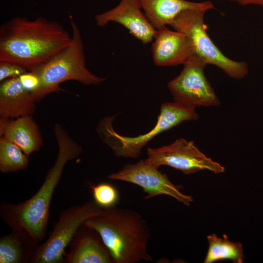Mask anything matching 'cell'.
Here are the masks:
<instances>
[{
	"instance_id": "1",
	"label": "cell",
	"mask_w": 263,
	"mask_h": 263,
	"mask_svg": "<svg viewBox=\"0 0 263 263\" xmlns=\"http://www.w3.org/2000/svg\"><path fill=\"white\" fill-rule=\"evenodd\" d=\"M72 36L58 22L43 17H14L0 27V61L31 71L46 63L71 43Z\"/></svg>"
},
{
	"instance_id": "2",
	"label": "cell",
	"mask_w": 263,
	"mask_h": 263,
	"mask_svg": "<svg viewBox=\"0 0 263 263\" xmlns=\"http://www.w3.org/2000/svg\"><path fill=\"white\" fill-rule=\"evenodd\" d=\"M54 133L58 151L56 161L47 172L44 182L36 193L21 203H2L0 215L11 229L24 231L39 244L45 238L50 216V207L55 189L62 177L67 162L77 158L82 148L59 124Z\"/></svg>"
},
{
	"instance_id": "3",
	"label": "cell",
	"mask_w": 263,
	"mask_h": 263,
	"mask_svg": "<svg viewBox=\"0 0 263 263\" xmlns=\"http://www.w3.org/2000/svg\"><path fill=\"white\" fill-rule=\"evenodd\" d=\"M84 225L98 232L113 263L152 261L147 249L150 230L137 212L116 207L105 208L88 218Z\"/></svg>"
},
{
	"instance_id": "4",
	"label": "cell",
	"mask_w": 263,
	"mask_h": 263,
	"mask_svg": "<svg viewBox=\"0 0 263 263\" xmlns=\"http://www.w3.org/2000/svg\"><path fill=\"white\" fill-rule=\"evenodd\" d=\"M70 44L46 63L31 71L40 80L38 89L33 94L37 101L49 94L59 91V85L67 81L95 85L105 80L94 75L86 67L81 33L72 17L70 18Z\"/></svg>"
},
{
	"instance_id": "5",
	"label": "cell",
	"mask_w": 263,
	"mask_h": 263,
	"mask_svg": "<svg viewBox=\"0 0 263 263\" xmlns=\"http://www.w3.org/2000/svg\"><path fill=\"white\" fill-rule=\"evenodd\" d=\"M112 118L107 117L101 121L98 126L99 135L116 156L136 158L139 156L143 147L157 134L184 121L196 120L199 116L194 109L174 102H166L161 105L155 126L148 132L135 137L122 135L115 131Z\"/></svg>"
},
{
	"instance_id": "6",
	"label": "cell",
	"mask_w": 263,
	"mask_h": 263,
	"mask_svg": "<svg viewBox=\"0 0 263 263\" xmlns=\"http://www.w3.org/2000/svg\"><path fill=\"white\" fill-rule=\"evenodd\" d=\"M206 12L198 9L185 10L180 13L169 25L175 31L188 37L195 54L207 64L217 66L232 78L244 77L248 73L247 64L226 57L208 36L204 20Z\"/></svg>"
},
{
	"instance_id": "7",
	"label": "cell",
	"mask_w": 263,
	"mask_h": 263,
	"mask_svg": "<svg viewBox=\"0 0 263 263\" xmlns=\"http://www.w3.org/2000/svg\"><path fill=\"white\" fill-rule=\"evenodd\" d=\"M103 210L91 199L63 210L52 233L38 245L30 263H63L66 248L78 230L88 218L99 214Z\"/></svg>"
},
{
	"instance_id": "8",
	"label": "cell",
	"mask_w": 263,
	"mask_h": 263,
	"mask_svg": "<svg viewBox=\"0 0 263 263\" xmlns=\"http://www.w3.org/2000/svg\"><path fill=\"white\" fill-rule=\"evenodd\" d=\"M207 64L196 54L184 64L180 74L167 85L173 102L185 107L217 106L220 100L204 74Z\"/></svg>"
},
{
	"instance_id": "9",
	"label": "cell",
	"mask_w": 263,
	"mask_h": 263,
	"mask_svg": "<svg viewBox=\"0 0 263 263\" xmlns=\"http://www.w3.org/2000/svg\"><path fill=\"white\" fill-rule=\"evenodd\" d=\"M148 159L156 168L166 165L185 174L207 169L215 174L224 172L225 168L203 153L191 141L184 138L157 148L147 149Z\"/></svg>"
},
{
	"instance_id": "10",
	"label": "cell",
	"mask_w": 263,
	"mask_h": 263,
	"mask_svg": "<svg viewBox=\"0 0 263 263\" xmlns=\"http://www.w3.org/2000/svg\"><path fill=\"white\" fill-rule=\"evenodd\" d=\"M110 179L129 182L140 187L148 199L160 195L172 197L187 206L193 201L191 196L180 191L181 185L173 184L168 176L158 170L148 158L134 164L125 165L119 170L108 176Z\"/></svg>"
},
{
	"instance_id": "11",
	"label": "cell",
	"mask_w": 263,
	"mask_h": 263,
	"mask_svg": "<svg viewBox=\"0 0 263 263\" xmlns=\"http://www.w3.org/2000/svg\"><path fill=\"white\" fill-rule=\"evenodd\" d=\"M97 26L103 27L110 22L120 24L143 44L152 40L156 30L151 24L138 0H121L115 7L95 16Z\"/></svg>"
},
{
	"instance_id": "12",
	"label": "cell",
	"mask_w": 263,
	"mask_h": 263,
	"mask_svg": "<svg viewBox=\"0 0 263 263\" xmlns=\"http://www.w3.org/2000/svg\"><path fill=\"white\" fill-rule=\"evenodd\" d=\"M151 48L154 63L158 66L184 64L195 55L193 46L184 34L166 26L156 30Z\"/></svg>"
},
{
	"instance_id": "13",
	"label": "cell",
	"mask_w": 263,
	"mask_h": 263,
	"mask_svg": "<svg viewBox=\"0 0 263 263\" xmlns=\"http://www.w3.org/2000/svg\"><path fill=\"white\" fill-rule=\"evenodd\" d=\"M64 255L65 263H113L111 255L95 230L82 225Z\"/></svg>"
},
{
	"instance_id": "14",
	"label": "cell",
	"mask_w": 263,
	"mask_h": 263,
	"mask_svg": "<svg viewBox=\"0 0 263 263\" xmlns=\"http://www.w3.org/2000/svg\"><path fill=\"white\" fill-rule=\"evenodd\" d=\"M36 102L32 94L24 87L19 76L1 82V119H13L31 115L35 110Z\"/></svg>"
},
{
	"instance_id": "15",
	"label": "cell",
	"mask_w": 263,
	"mask_h": 263,
	"mask_svg": "<svg viewBox=\"0 0 263 263\" xmlns=\"http://www.w3.org/2000/svg\"><path fill=\"white\" fill-rule=\"evenodd\" d=\"M144 14L156 30L170 25L182 12L188 9L207 11L214 8L209 0L193 2L186 0H138Z\"/></svg>"
},
{
	"instance_id": "16",
	"label": "cell",
	"mask_w": 263,
	"mask_h": 263,
	"mask_svg": "<svg viewBox=\"0 0 263 263\" xmlns=\"http://www.w3.org/2000/svg\"><path fill=\"white\" fill-rule=\"evenodd\" d=\"M0 121V137L16 144L28 156L42 146L39 127L31 115Z\"/></svg>"
},
{
	"instance_id": "17",
	"label": "cell",
	"mask_w": 263,
	"mask_h": 263,
	"mask_svg": "<svg viewBox=\"0 0 263 263\" xmlns=\"http://www.w3.org/2000/svg\"><path fill=\"white\" fill-rule=\"evenodd\" d=\"M39 244L24 231L11 229L0 238V263H27Z\"/></svg>"
},
{
	"instance_id": "18",
	"label": "cell",
	"mask_w": 263,
	"mask_h": 263,
	"mask_svg": "<svg viewBox=\"0 0 263 263\" xmlns=\"http://www.w3.org/2000/svg\"><path fill=\"white\" fill-rule=\"evenodd\" d=\"M208 248L204 263H212L223 260H230L234 263H242L244 256L240 242L228 240L225 234L222 238L215 234L207 236Z\"/></svg>"
},
{
	"instance_id": "19",
	"label": "cell",
	"mask_w": 263,
	"mask_h": 263,
	"mask_svg": "<svg viewBox=\"0 0 263 263\" xmlns=\"http://www.w3.org/2000/svg\"><path fill=\"white\" fill-rule=\"evenodd\" d=\"M29 164V156L18 146L0 137V170L6 173L25 169Z\"/></svg>"
},
{
	"instance_id": "20",
	"label": "cell",
	"mask_w": 263,
	"mask_h": 263,
	"mask_svg": "<svg viewBox=\"0 0 263 263\" xmlns=\"http://www.w3.org/2000/svg\"><path fill=\"white\" fill-rule=\"evenodd\" d=\"M93 200L103 209L116 207L119 199L117 188L107 182L99 183L95 185H91Z\"/></svg>"
},
{
	"instance_id": "21",
	"label": "cell",
	"mask_w": 263,
	"mask_h": 263,
	"mask_svg": "<svg viewBox=\"0 0 263 263\" xmlns=\"http://www.w3.org/2000/svg\"><path fill=\"white\" fill-rule=\"evenodd\" d=\"M29 71L24 67L9 61H0V81L19 77Z\"/></svg>"
},
{
	"instance_id": "22",
	"label": "cell",
	"mask_w": 263,
	"mask_h": 263,
	"mask_svg": "<svg viewBox=\"0 0 263 263\" xmlns=\"http://www.w3.org/2000/svg\"><path fill=\"white\" fill-rule=\"evenodd\" d=\"M19 77L24 87L32 94L38 89L40 86L39 78L34 72L28 71Z\"/></svg>"
},
{
	"instance_id": "23",
	"label": "cell",
	"mask_w": 263,
	"mask_h": 263,
	"mask_svg": "<svg viewBox=\"0 0 263 263\" xmlns=\"http://www.w3.org/2000/svg\"><path fill=\"white\" fill-rule=\"evenodd\" d=\"M242 5H258L263 6V0H228Z\"/></svg>"
}]
</instances>
